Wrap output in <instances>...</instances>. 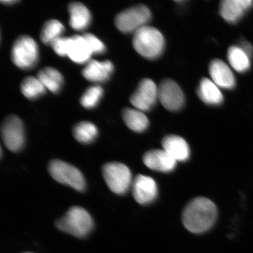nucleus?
Masks as SVG:
<instances>
[{
  "label": "nucleus",
  "mask_w": 253,
  "mask_h": 253,
  "mask_svg": "<svg viewBox=\"0 0 253 253\" xmlns=\"http://www.w3.org/2000/svg\"><path fill=\"white\" fill-rule=\"evenodd\" d=\"M217 216L216 205L204 197L192 199L183 211V226L193 233H201L213 226Z\"/></svg>",
  "instance_id": "obj_1"
},
{
  "label": "nucleus",
  "mask_w": 253,
  "mask_h": 253,
  "mask_svg": "<svg viewBox=\"0 0 253 253\" xmlns=\"http://www.w3.org/2000/svg\"><path fill=\"white\" fill-rule=\"evenodd\" d=\"M132 45L136 51L144 58L154 60L163 54L166 42L159 30L147 25L134 34Z\"/></svg>",
  "instance_id": "obj_2"
},
{
  "label": "nucleus",
  "mask_w": 253,
  "mask_h": 253,
  "mask_svg": "<svg viewBox=\"0 0 253 253\" xmlns=\"http://www.w3.org/2000/svg\"><path fill=\"white\" fill-rule=\"evenodd\" d=\"M55 225L62 232L83 238L92 230L93 221L84 209L74 207L69 209L64 216L56 221Z\"/></svg>",
  "instance_id": "obj_3"
},
{
  "label": "nucleus",
  "mask_w": 253,
  "mask_h": 253,
  "mask_svg": "<svg viewBox=\"0 0 253 253\" xmlns=\"http://www.w3.org/2000/svg\"><path fill=\"white\" fill-rule=\"evenodd\" d=\"M152 19L150 9L146 5H134L116 15L115 24L118 29L125 34L135 33L147 26Z\"/></svg>",
  "instance_id": "obj_4"
},
{
  "label": "nucleus",
  "mask_w": 253,
  "mask_h": 253,
  "mask_svg": "<svg viewBox=\"0 0 253 253\" xmlns=\"http://www.w3.org/2000/svg\"><path fill=\"white\" fill-rule=\"evenodd\" d=\"M11 56L15 66L23 70H27L37 64L39 57V46L33 38L21 36L15 41Z\"/></svg>",
  "instance_id": "obj_5"
},
{
  "label": "nucleus",
  "mask_w": 253,
  "mask_h": 253,
  "mask_svg": "<svg viewBox=\"0 0 253 253\" xmlns=\"http://www.w3.org/2000/svg\"><path fill=\"white\" fill-rule=\"evenodd\" d=\"M50 175L56 181L71 186L79 192L86 188V182L82 172L77 168L59 160L50 161L47 167Z\"/></svg>",
  "instance_id": "obj_6"
},
{
  "label": "nucleus",
  "mask_w": 253,
  "mask_h": 253,
  "mask_svg": "<svg viewBox=\"0 0 253 253\" xmlns=\"http://www.w3.org/2000/svg\"><path fill=\"white\" fill-rule=\"evenodd\" d=\"M102 175L107 186L116 194H126L132 185L130 170L122 163L106 164L102 167Z\"/></svg>",
  "instance_id": "obj_7"
},
{
  "label": "nucleus",
  "mask_w": 253,
  "mask_h": 253,
  "mask_svg": "<svg viewBox=\"0 0 253 253\" xmlns=\"http://www.w3.org/2000/svg\"><path fill=\"white\" fill-rule=\"evenodd\" d=\"M1 134L3 143L13 153H17L23 148L25 142L23 122L17 116L10 115L2 122Z\"/></svg>",
  "instance_id": "obj_8"
},
{
  "label": "nucleus",
  "mask_w": 253,
  "mask_h": 253,
  "mask_svg": "<svg viewBox=\"0 0 253 253\" xmlns=\"http://www.w3.org/2000/svg\"><path fill=\"white\" fill-rule=\"evenodd\" d=\"M158 99V87L150 79H144L139 83L129 102L141 112H149Z\"/></svg>",
  "instance_id": "obj_9"
},
{
  "label": "nucleus",
  "mask_w": 253,
  "mask_h": 253,
  "mask_svg": "<svg viewBox=\"0 0 253 253\" xmlns=\"http://www.w3.org/2000/svg\"><path fill=\"white\" fill-rule=\"evenodd\" d=\"M158 99L162 105L170 112L182 109L185 97L182 88L172 79H164L158 86Z\"/></svg>",
  "instance_id": "obj_10"
},
{
  "label": "nucleus",
  "mask_w": 253,
  "mask_h": 253,
  "mask_svg": "<svg viewBox=\"0 0 253 253\" xmlns=\"http://www.w3.org/2000/svg\"><path fill=\"white\" fill-rule=\"evenodd\" d=\"M131 187L135 200L141 205L149 204L157 197V183L150 176L138 175L132 181Z\"/></svg>",
  "instance_id": "obj_11"
},
{
  "label": "nucleus",
  "mask_w": 253,
  "mask_h": 253,
  "mask_svg": "<svg viewBox=\"0 0 253 253\" xmlns=\"http://www.w3.org/2000/svg\"><path fill=\"white\" fill-rule=\"evenodd\" d=\"M211 81L219 87L233 89L236 86L235 78L226 63L220 59L212 60L209 66Z\"/></svg>",
  "instance_id": "obj_12"
},
{
  "label": "nucleus",
  "mask_w": 253,
  "mask_h": 253,
  "mask_svg": "<svg viewBox=\"0 0 253 253\" xmlns=\"http://www.w3.org/2000/svg\"><path fill=\"white\" fill-rule=\"evenodd\" d=\"M145 166L158 172H169L175 169L177 161L164 150L147 152L142 158Z\"/></svg>",
  "instance_id": "obj_13"
},
{
  "label": "nucleus",
  "mask_w": 253,
  "mask_h": 253,
  "mask_svg": "<svg viewBox=\"0 0 253 253\" xmlns=\"http://www.w3.org/2000/svg\"><path fill=\"white\" fill-rule=\"evenodd\" d=\"M252 0H223L220 3V14L230 24H235L251 9Z\"/></svg>",
  "instance_id": "obj_14"
},
{
  "label": "nucleus",
  "mask_w": 253,
  "mask_h": 253,
  "mask_svg": "<svg viewBox=\"0 0 253 253\" xmlns=\"http://www.w3.org/2000/svg\"><path fill=\"white\" fill-rule=\"evenodd\" d=\"M114 71V65L110 61L100 62L90 60L82 72L83 77L92 82H103L110 78Z\"/></svg>",
  "instance_id": "obj_15"
},
{
  "label": "nucleus",
  "mask_w": 253,
  "mask_h": 253,
  "mask_svg": "<svg viewBox=\"0 0 253 253\" xmlns=\"http://www.w3.org/2000/svg\"><path fill=\"white\" fill-rule=\"evenodd\" d=\"M162 145L164 150L176 161L184 162L189 159V145L184 139L180 136L167 135L163 139Z\"/></svg>",
  "instance_id": "obj_16"
},
{
  "label": "nucleus",
  "mask_w": 253,
  "mask_h": 253,
  "mask_svg": "<svg viewBox=\"0 0 253 253\" xmlns=\"http://www.w3.org/2000/svg\"><path fill=\"white\" fill-rule=\"evenodd\" d=\"M199 99L211 106H218L223 103L224 97L219 87L208 78H202L197 88Z\"/></svg>",
  "instance_id": "obj_17"
},
{
  "label": "nucleus",
  "mask_w": 253,
  "mask_h": 253,
  "mask_svg": "<svg viewBox=\"0 0 253 253\" xmlns=\"http://www.w3.org/2000/svg\"><path fill=\"white\" fill-rule=\"evenodd\" d=\"M90 47L83 36H74L70 37L67 56L73 62L83 64L90 61L92 55Z\"/></svg>",
  "instance_id": "obj_18"
},
{
  "label": "nucleus",
  "mask_w": 253,
  "mask_h": 253,
  "mask_svg": "<svg viewBox=\"0 0 253 253\" xmlns=\"http://www.w3.org/2000/svg\"><path fill=\"white\" fill-rule=\"evenodd\" d=\"M68 10L70 14L69 24L76 31H84L89 26L91 15L88 9L79 2H72L69 5Z\"/></svg>",
  "instance_id": "obj_19"
},
{
  "label": "nucleus",
  "mask_w": 253,
  "mask_h": 253,
  "mask_svg": "<svg viewBox=\"0 0 253 253\" xmlns=\"http://www.w3.org/2000/svg\"><path fill=\"white\" fill-rule=\"evenodd\" d=\"M122 114L125 124L134 132H144L149 126V120L140 110L126 107L123 110Z\"/></svg>",
  "instance_id": "obj_20"
},
{
  "label": "nucleus",
  "mask_w": 253,
  "mask_h": 253,
  "mask_svg": "<svg viewBox=\"0 0 253 253\" xmlns=\"http://www.w3.org/2000/svg\"><path fill=\"white\" fill-rule=\"evenodd\" d=\"M37 78L44 86L53 93H58L62 87L63 78L62 74L55 68L47 67L38 73Z\"/></svg>",
  "instance_id": "obj_21"
},
{
  "label": "nucleus",
  "mask_w": 253,
  "mask_h": 253,
  "mask_svg": "<svg viewBox=\"0 0 253 253\" xmlns=\"http://www.w3.org/2000/svg\"><path fill=\"white\" fill-rule=\"evenodd\" d=\"M249 56L240 46H230L227 51V59L231 66L239 73H245L251 67Z\"/></svg>",
  "instance_id": "obj_22"
},
{
  "label": "nucleus",
  "mask_w": 253,
  "mask_h": 253,
  "mask_svg": "<svg viewBox=\"0 0 253 253\" xmlns=\"http://www.w3.org/2000/svg\"><path fill=\"white\" fill-rule=\"evenodd\" d=\"M72 132L76 140L81 143L88 144L97 137L98 129L92 123L82 122L74 126Z\"/></svg>",
  "instance_id": "obj_23"
},
{
  "label": "nucleus",
  "mask_w": 253,
  "mask_h": 253,
  "mask_svg": "<svg viewBox=\"0 0 253 253\" xmlns=\"http://www.w3.org/2000/svg\"><path fill=\"white\" fill-rule=\"evenodd\" d=\"M65 27L61 22L50 20L43 25L40 34V40L45 45H50L53 41L61 37Z\"/></svg>",
  "instance_id": "obj_24"
},
{
  "label": "nucleus",
  "mask_w": 253,
  "mask_h": 253,
  "mask_svg": "<svg viewBox=\"0 0 253 253\" xmlns=\"http://www.w3.org/2000/svg\"><path fill=\"white\" fill-rule=\"evenodd\" d=\"M46 88L37 77L25 78L21 84V91L28 99H36L45 94Z\"/></svg>",
  "instance_id": "obj_25"
},
{
  "label": "nucleus",
  "mask_w": 253,
  "mask_h": 253,
  "mask_svg": "<svg viewBox=\"0 0 253 253\" xmlns=\"http://www.w3.org/2000/svg\"><path fill=\"white\" fill-rule=\"evenodd\" d=\"M103 94V88L99 85L88 87L81 98V104L84 108L93 109L99 104Z\"/></svg>",
  "instance_id": "obj_26"
},
{
  "label": "nucleus",
  "mask_w": 253,
  "mask_h": 253,
  "mask_svg": "<svg viewBox=\"0 0 253 253\" xmlns=\"http://www.w3.org/2000/svg\"><path fill=\"white\" fill-rule=\"evenodd\" d=\"M85 40L89 45L93 54L101 55L105 53L106 47L99 39L90 33L84 34L83 36Z\"/></svg>",
  "instance_id": "obj_27"
},
{
  "label": "nucleus",
  "mask_w": 253,
  "mask_h": 253,
  "mask_svg": "<svg viewBox=\"0 0 253 253\" xmlns=\"http://www.w3.org/2000/svg\"><path fill=\"white\" fill-rule=\"evenodd\" d=\"M70 42V37H59L53 41L50 44L52 49L56 54L61 56H66L68 55V51Z\"/></svg>",
  "instance_id": "obj_28"
},
{
  "label": "nucleus",
  "mask_w": 253,
  "mask_h": 253,
  "mask_svg": "<svg viewBox=\"0 0 253 253\" xmlns=\"http://www.w3.org/2000/svg\"><path fill=\"white\" fill-rule=\"evenodd\" d=\"M1 2L5 5H12L18 2V1L17 0H4V1H1Z\"/></svg>",
  "instance_id": "obj_29"
},
{
  "label": "nucleus",
  "mask_w": 253,
  "mask_h": 253,
  "mask_svg": "<svg viewBox=\"0 0 253 253\" xmlns=\"http://www.w3.org/2000/svg\"></svg>",
  "instance_id": "obj_30"
}]
</instances>
